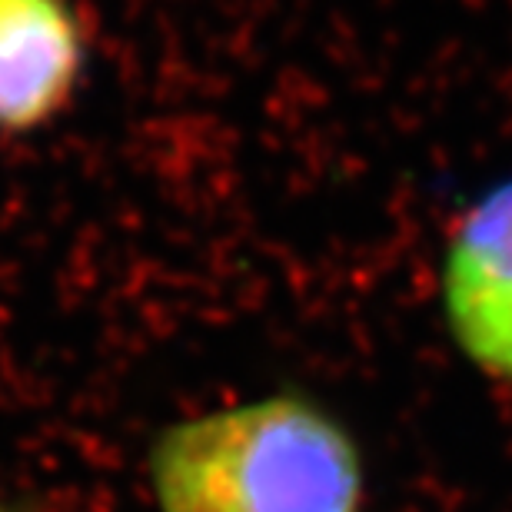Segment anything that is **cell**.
I'll return each mask as SVG.
<instances>
[{
	"instance_id": "1",
	"label": "cell",
	"mask_w": 512,
	"mask_h": 512,
	"mask_svg": "<svg viewBox=\"0 0 512 512\" xmlns=\"http://www.w3.org/2000/svg\"><path fill=\"white\" fill-rule=\"evenodd\" d=\"M147 473L160 512H363L366 499L356 436L300 393L167 426Z\"/></svg>"
},
{
	"instance_id": "2",
	"label": "cell",
	"mask_w": 512,
	"mask_h": 512,
	"mask_svg": "<svg viewBox=\"0 0 512 512\" xmlns=\"http://www.w3.org/2000/svg\"><path fill=\"white\" fill-rule=\"evenodd\" d=\"M439 300L456 350L489 380L512 383V177L456 220Z\"/></svg>"
},
{
	"instance_id": "3",
	"label": "cell",
	"mask_w": 512,
	"mask_h": 512,
	"mask_svg": "<svg viewBox=\"0 0 512 512\" xmlns=\"http://www.w3.org/2000/svg\"><path fill=\"white\" fill-rule=\"evenodd\" d=\"M84 70L67 0H0V130L24 133L60 114Z\"/></svg>"
},
{
	"instance_id": "4",
	"label": "cell",
	"mask_w": 512,
	"mask_h": 512,
	"mask_svg": "<svg viewBox=\"0 0 512 512\" xmlns=\"http://www.w3.org/2000/svg\"><path fill=\"white\" fill-rule=\"evenodd\" d=\"M0 512H7V509H0Z\"/></svg>"
}]
</instances>
